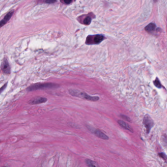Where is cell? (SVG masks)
<instances>
[{"label": "cell", "mask_w": 167, "mask_h": 167, "mask_svg": "<svg viewBox=\"0 0 167 167\" xmlns=\"http://www.w3.org/2000/svg\"><path fill=\"white\" fill-rule=\"evenodd\" d=\"M13 14V11H10L7 14L3 20L0 21V28L4 26L7 22H8V21L10 20L11 17H12Z\"/></svg>", "instance_id": "obj_7"}, {"label": "cell", "mask_w": 167, "mask_h": 167, "mask_svg": "<svg viewBox=\"0 0 167 167\" xmlns=\"http://www.w3.org/2000/svg\"><path fill=\"white\" fill-rule=\"evenodd\" d=\"M93 40H92L89 44H99L101 43L104 39V36L101 34H97L96 35H93Z\"/></svg>", "instance_id": "obj_6"}, {"label": "cell", "mask_w": 167, "mask_h": 167, "mask_svg": "<svg viewBox=\"0 0 167 167\" xmlns=\"http://www.w3.org/2000/svg\"><path fill=\"white\" fill-rule=\"evenodd\" d=\"M118 124H119V125L120 126H121L122 127H123L124 129L129 131L131 132H133V130L132 128L128 124L126 123V122H124L123 120H119L118 121Z\"/></svg>", "instance_id": "obj_9"}, {"label": "cell", "mask_w": 167, "mask_h": 167, "mask_svg": "<svg viewBox=\"0 0 167 167\" xmlns=\"http://www.w3.org/2000/svg\"><path fill=\"white\" fill-rule=\"evenodd\" d=\"M93 132L97 137L101 138L103 140H107L109 139V137H108L106 134L104 133L101 131H100L99 129H95L94 131Z\"/></svg>", "instance_id": "obj_8"}, {"label": "cell", "mask_w": 167, "mask_h": 167, "mask_svg": "<svg viewBox=\"0 0 167 167\" xmlns=\"http://www.w3.org/2000/svg\"><path fill=\"white\" fill-rule=\"evenodd\" d=\"M154 2H157V0H154Z\"/></svg>", "instance_id": "obj_19"}, {"label": "cell", "mask_w": 167, "mask_h": 167, "mask_svg": "<svg viewBox=\"0 0 167 167\" xmlns=\"http://www.w3.org/2000/svg\"><path fill=\"white\" fill-rule=\"evenodd\" d=\"M57 0H46L45 2L47 3H53L56 2Z\"/></svg>", "instance_id": "obj_18"}, {"label": "cell", "mask_w": 167, "mask_h": 167, "mask_svg": "<svg viewBox=\"0 0 167 167\" xmlns=\"http://www.w3.org/2000/svg\"><path fill=\"white\" fill-rule=\"evenodd\" d=\"M7 82L6 84H4L2 87H1V88H0V94L6 89V88L7 86Z\"/></svg>", "instance_id": "obj_17"}, {"label": "cell", "mask_w": 167, "mask_h": 167, "mask_svg": "<svg viewBox=\"0 0 167 167\" xmlns=\"http://www.w3.org/2000/svg\"><path fill=\"white\" fill-rule=\"evenodd\" d=\"M85 162H86V164H87V166L89 167H99V165L97 162H96L95 161L91 160L90 159H87L85 160Z\"/></svg>", "instance_id": "obj_11"}, {"label": "cell", "mask_w": 167, "mask_h": 167, "mask_svg": "<svg viewBox=\"0 0 167 167\" xmlns=\"http://www.w3.org/2000/svg\"><path fill=\"white\" fill-rule=\"evenodd\" d=\"M60 1L63 3H65L66 4H69L72 2L73 0H60Z\"/></svg>", "instance_id": "obj_15"}, {"label": "cell", "mask_w": 167, "mask_h": 167, "mask_svg": "<svg viewBox=\"0 0 167 167\" xmlns=\"http://www.w3.org/2000/svg\"><path fill=\"white\" fill-rule=\"evenodd\" d=\"M91 21H92L91 17L90 16H87L84 20V24H85V25H89L91 23Z\"/></svg>", "instance_id": "obj_13"}, {"label": "cell", "mask_w": 167, "mask_h": 167, "mask_svg": "<svg viewBox=\"0 0 167 167\" xmlns=\"http://www.w3.org/2000/svg\"><path fill=\"white\" fill-rule=\"evenodd\" d=\"M120 117H122L123 119H124L125 120H127L128 122H130L131 120H130V118L128 116H127L126 115H120Z\"/></svg>", "instance_id": "obj_16"}, {"label": "cell", "mask_w": 167, "mask_h": 167, "mask_svg": "<svg viewBox=\"0 0 167 167\" xmlns=\"http://www.w3.org/2000/svg\"><path fill=\"white\" fill-rule=\"evenodd\" d=\"M143 123L145 127H146V131H147V133H149L151 128L154 127V120L149 115H146L144 117Z\"/></svg>", "instance_id": "obj_3"}, {"label": "cell", "mask_w": 167, "mask_h": 167, "mask_svg": "<svg viewBox=\"0 0 167 167\" xmlns=\"http://www.w3.org/2000/svg\"><path fill=\"white\" fill-rule=\"evenodd\" d=\"M47 101V98L44 97H35L31 99L29 104H38L46 103Z\"/></svg>", "instance_id": "obj_4"}, {"label": "cell", "mask_w": 167, "mask_h": 167, "mask_svg": "<svg viewBox=\"0 0 167 167\" xmlns=\"http://www.w3.org/2000/svg\"><path fill=\"white\" fill-rule=\"evenodd\" d=\"M58 87H59L58 84L53 83H38L33 84L27 87V90L28 91H33L46 88H55Z\"/></svg>", "instance_id": "obj_1"}, {"label": "cell", "mask_w": 167, "mask_h": 167, "mask_svg": "<svg viewBox=\"0 0 167 167\" xmlns=\"http://www.w3.org/2000/svg\"><path fill=\"white\" fill-rule=\"evenodd\" d=\"M158 155L159 156L163 158L165 161H167V155H166V154H164V152H161L158 154Z\"/></svg>", "instance_id": "obj_14"}, {"label": "cell", "mask_w": 167, "mask_h": 167, "mask_svg": "<svg viewBox=\"0 0 167 167\" xmlns=\"http://www.w3.org/2000/svg\"><path fill=\"white\" fill-rule=\"evenodd\" d=\"M156 29V25L154 23H150L145 27V30L149 33H151Z\"/></svg>", "instance_id": "obj_10"}, {"label": "cell", "mask_w": 167, "mask_h": 167, "mask_svg": "<svg viewBox=\"0 0 167 167\" xmlns=\"http://www.w3.org/2000/svg\"><path fill=\"white\" fill-rule=\"evenodd\" d=\"M2 69L4 74H10V67L9 63L7 59H4L2 64Z\"/></svg>", "instance_id": "obj_5"}, {"label": "cell", "mask_w": 167, "mask_h": 167, "mask_svg": "<svg viewBox=\"0 0 167 167\" xmlns=\"http://www.w3.org/2000/svg\"><path fill=\"white\" fill-rule=\"evenodd\" d=\"M154 85L156 87H157V88H159V89H160L161 88H162V87H163L162 85V84H161L160 80L158 79V77H156V79L154 80Z\"/></svg>", "instance_id": "obj_12"}, {"label": "cell", "mask_w": 167, "mask_h": 167, "mask_svg": "<svg viewBox=\"0 0 167 167\" xmlns=\"http://www.w3.org/2000/svg\"><path fill=\"white\" fill-rule=\"evenodd\" d=\"M69 93L73 96L75 97H79L82 98L84 99L87 100L93 101H96L100 99L99 97L97 96H91L87 93L81 92L80 91L77 90H73L70 89L69 90Z\"/></svg>", "instance_id": "obj_2"}]
</instances>
